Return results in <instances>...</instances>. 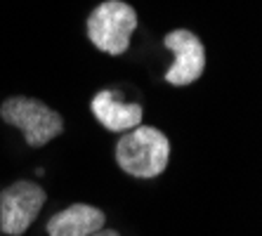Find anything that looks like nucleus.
Here are the masks:
<instances>
[{
  "label": "nucleus",
  "instance_id": "1",
  "mask_svg": "<svg viewBox=\"0 0 262 236\" xmlns=\"http://www.w3.org/2000/svg\"><path fill=\"white\" fill-rule=\"evenodd\" d=\"M170 161V139L154 125H135L116 142V163L140 180L159 177Z\"/></svg>",
  "mask_w": 262,
  "mask_h": 236
},
{
  "label": "nucleus",
  "instance_id": "2",
  "mask_svg": "<svg viewBox=\"0 0 262 236\" xmlns=\"http://www.w3.org/2000/svg\"><path fill=\"white\" fill-rule=\"evenodd\" d=\"M137 29V12L123 0H104L85 22L88 38L99 52L118 57L128 52L130 38Z\"/></svg>",
  "mask_w": 262,
  "mask_h": 236
},
{
  "label": "nucleus",
  "instance_id": "3",
  "mask_svg": "<svg viewBox=\"0 0 262 236\" xmlns=\"http://www.w3.org/2000/svg\"><path fill=\"white\" fill-rule=\"evenodd\" d=\"M3 121L24 133L29 146H45L64 130V121L55 109L33 97H10L0 106Z\"/></svg>",
  "mask_w": 262,
  "mask_h": 236
},
{
  "label": "nucleus",
  "instance_id": "4",
  "mask_svg": "<svg viewBox=\"0 0 262 236\" xmlns=\"http://www.w3.org/2000/svg\"><path fill=\"white\" fill-rule=\"evenodd\" d=\"M48 194L31 180H17L0 191V231L7 236H21L38 218Z\"/></svg>",
  "mask_w": 262,
  "mask_h": 236
},
{
  "label": "nucleus",
  "instance_id": "5",
  "mask_svg": "<svg viewBox=\"0 0 262 236\" xmlns=\"http://www.w3.org/2000/svg\"><path fill=\"white\" fill-rule=\"evenodd\" d=\"M163 45L172 52L175 61L165 71L170 85H191L206 71V48L196 33L187 29H175L163 38Z\"/></svg>",
  "mask_w": 262,
  "mask_h": 236
},
{
  "label": "nucleus",
  "instance_id": "6",
  "mask_svg": "<svg viewBox=\"0 0 262 236\" xmlns=\"http://www.w3.org/2000/svg\"><path fill=\"white\" fill-rule=\"evenodd\" d=\"M90 111L109 133H128L140 125L144 116L140 104L123 102L116 90H99L90 102Z\"/></svg>",
  "mask_w": 262,
  "mask_h": 236
},
{
  "label": "nucleus",
  "instance_id": "7",
  "mask_svg": "<svg viewBox=\"0 0 262 236\" xmlns=\"http://www.w3.org/2000/svg\"><path fill=\"white\" fill-rule=\"evenodd\" d=\"M106 222L104 210L90 206V203H73V206L59 210L48 220L45 229L50 236H90L102 229Z\"/></svg>",
  "mask_w": 262,
  "mask_h": 236
},
{
  "label": "nucleus",
  "instance_id": "8",
  "mask_svg": "<svg viewBox=\"0 0 262 236\" xmlns=\"http://www.w3.org/2000/svg\"><path fill=\"white\" fill-rule=\"evenodd\" d=\"M90 236H121V234H118L116 229H104L102 227V229H97L95 234H90Z\"/></svg>",
  "mask_w": 262,
  "mask_h": 236
},
{
  "label": "nucleus",
  "instance_id": "9",
  "mask_svg": "<svg viewBox=\"0 0 262 236\" xmlns=\"http://www.w3.org/2000/svg\"><path fill=\"white\" fill-rule=\"evenodd\" d=\"M0 234H3V231H0Z\"/></svg>",
  "mask_w": 262,
  "mask_h": 236
}]
</instances>
